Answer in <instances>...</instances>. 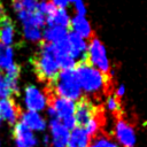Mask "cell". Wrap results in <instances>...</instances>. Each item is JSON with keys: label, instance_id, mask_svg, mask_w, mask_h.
I'll list each match as a JSON object with an SVG mask.
<instances>
[{"label": "cell", "instance_id": "cell-1", "mask_svg": "<svg viewBox=\"0 0 147 147\" xmlns=\"http://www.w3.org/2000/svg\"><path fill=\"white\" fill-rule=\"evenodd\" d=\"M75 72L83 94L95 96L103 93L107 86V75L93 68L86 61L79 62L75 68Z\"/></svg>", "mask_w": 147, "mask_h": 147}, {"label": "cell", "instance_id": "cell-27", "mask_svg": "<svg viewBox=\"0 0 147 147\" xmlns=\"http://www.w3.org/2000/svg\"><path fill=\"white\" fill-rule=\"evenodd\" d=\"M42 142H44V145L49 146V144H51V139H49L48 133H47V134H44V137H42Z\"/></svg>", "mask_w": 147, "mask_h": 147}, {"label": "cell", "instance_id": "cell-21", "mask_svg": "<svg viewBox=\"0 0 147 147\" xmlns=\"http://www.w3.org/2000/svg\"><path fill=\"white\" fill-rule=\"evenodd\" d=\"M85 130V132L91 137L94 138L95 136L100 134V130H101V122L98 115H95L93 118H91L86 124H84L83 126H80Z\"/></svg>", "mask_w": 147, "mask_h": 147}, {"label": "cell", "instance_id": "cell-8", "mask_svg": "<svg viewBox=\"0 0 147 147\" xmlns=\"http://www.w3.org/2000/svg\"><path fill=\"white\" fill-rule=\"evenodd\" d=\"M48 136L51 139V147H67L70 130H68L59 119L49 118L47 122Z\"/></svg>", "mask_w": 147, "mask_h": 147}, {"label": "cell", "instance_id": "cell-10", "mask_svg": "<svg viewBox=\"0 0 147 147\" xmlns=\"http://www.w3.org/2000/svg\"><path fill=\"white\" fill-rule=\"evenodd\" d=\"M20 117H21V123H23L28 129H30L34 133L44 132L47 129V121L40 113L26 110L22 113Z\"/></svg>", "mask_w": 147, "mask_h": 147}, {"label": "cell", "instance_id": "cell-15", "mask_svg": "<svg viewBox=\"0 0 147 147\" xmlns=\"http://www.w3.org/2000/svg\"><path fill=\"white\" fill-rule=\"evenodd\" d=\"M71 16L65 8H54L47 16H46V24L48 26H61V28H69Z\"/></svg>", "mask_w": 147, "mask_h": 147}, {"label": "cell", "instance_id": "cell-16", "mask_svg": "<svg viewBox=\"0 0 147 147\" xmlns=\"http://www.w3.org/2000/svg\"><path fill=\"white\" fill-rule=\"evenodd\" d=\"M91 137L80 126H76L70 131L69 140L67 147H88L91 142Z\"/></svg>", "mask_w": 147, "mask_h": 147}, {"label": "cell", "instance_id": "cell-11", "mask_svg": "<svg viewBox=\"0 0 147 147\" xmlns=\"http://www.w3.org/2000/svg\"><path fill=\"white\" fill-rule=\"evenodd\" d=\"M96 115L95 108L92 105V102L88 99L82 98L79 101L76 102V111H75V118L77 126H83L86 124L91 118H93Z\"/></svg>", "mask_w": 147, "mask_h": 147}, {"label": "cell", "instance_id": "cell-30", "mask_svg": "<svg viewBox=\"0 0 147 147\" xmlns=\"http://www.w3.org/2000/svg\"><path fill=\"white\" fill-rule=\"evenodd\" d=\"M77 1H79V0H69V2H70V3H72V5H74L75 2H77Z\"/></svg>", "mask_w": 147, "mask_h": 147}, {"label": "cell", "instance_id": "cell-4", "mask_svg": "<svg viewBox=\"0 0 147 147\" xmlns=\"http://www.w3.org/2000/svg\"><path fill=\"white\" fill-rule=\"evenodd\" d=\"M52 85L54 95L56 96L69 99L75 102L83 98V92L80 90L75 69L61 70Z\"/></svg>", "mask_w": 147, "mask_h": 147}, {"label": "cell", "instance_id": "cell-14", "mask_svg": "<svg viewBox=\"0 0 147 147\" xmlns=\"http://www.w3.org/2000/svg\"><path fill=\"white\" fill-rule=\"evenodd\" d=\"M14 137L15 141H20L30 147H36L39 144V138L37 137V134L21 122H17L14 126Z\"/></svg>", "mask_w": 147, "mask_h": 147}, {"label": "cell", "instance_id": "cell-20", "mask_svg": "<svg viewBox=\"0 0 147 147\" xmlns=\"http://www.w3.org/2000/svg\"><path fill=\"white\" fill-rule=\"evenodd\" d=\"M88 147H119L116 141L106 134H98L91 139Z\"/></svg>", "mask_w": 147, "mask_h": 147}, {"label": "cell", "instance_id": "cell-26", "mask_svg": "<svg viewBox=\"0 0 147 147\" xmlns=\"http://www.w3.org/2000/svg\"><path fill=\"white\" fill-rule=\"evenodd\" d=\"M51 2L56 7V8H65L70 5L69 0H51Z\"/></svg>", "mask_w": 147, "mask_h": 147}, {"label": "cell", "instance_id": "cell-28", "mask_svg": "<svg viewBox=\"0 0 147 147\" xmlns=\"http://www.w3.org/2000/svg\"><path fill=\"white\" fill-rule=\"evenodd\" d=\"M6 17V15H5V13H3V10L0 8V26H1V23H2V21H3V18Z\"/></svg>", "mask_w": 147, "mask_h": 147}, {"label": "cell", "instance_id": "cell-5", "mask_svg": "<svg viewBox=\"0 0 147 147\" xmlns=\"http://www.w3.org/2000/svg\"><path fill=\"white\" fill-rule=\"evenodd\" d=\"M85 60L90 65L103 72L105 75H108L110 72L111 63L108 56L107 48L98 37H92L88 40Z\"/></svg>", "mask_w": 147, "mask_h": 147}, {"label": "cell", "instance_id": "cell-22", "mask_svg": "<svg viewBox=\"0 0 147 147\" xmlns=\"http://www.w3.org/2000/svg\"><path fill=\"white\" fill-rule=\"evenodd\" d=\"M24 37L33 42H39L42 39V31L37 26H23Z\"/></svg>", "mask_w": 147, "mask_h": 147}, {"label": "cell", "instance_id": "cell-29", "mask_svg": "<svg viewBox=\"0 0 147 147\" xmlns=\"http://www.w3.org/2000/svg\"><path fill=\"white\" fill-rule=\"evenodd\" d=\"M15 146H16V147H30V146H28V145H25V144H22V142H20V141H15Z\"/></svg>", "mask_w": 147, "mask_h": 147}, {"label": "cell", "instance_id": "cell-13", "mask_svg": "<svg viewBox=\"0 0 147 147\" xmlns=\"http://www.w3.org/2000/svg\"><path fill=\"white\" fill-rule=\"evenodd\" d=\"M20 116V108L11 98L0 100V121H5L9 124H16Z\"/></svg>", "mask_w": 147, "mask_h": 147}, {"label": "cell", "instance_id": "cell-7", "mask_svg": "<svg viewBox=\"0 0 147 147\" xmlns=\"http://www.w3.org/2000/svg\"><path fill=\"white\" fill-rule=\"evenodd\" d=\"M51 94L34 85H28L24 90V105L26 110L41 113L46 110L49 103Z\"/></svg>", "mask_w": 147, "mask_h": 147}, {"label": "cell", "instance_id": "cell-17", "mask_svg": "<svg viewBox=\"0 0 147 147\" xmlns=\"http://www.w3.org/2000/svg\"><path fill=\"white\" fill-rule=\"evenodd\" d=\"M69 30L61 26H48L42 31V39L48 44H57L64 40L68 36Z\"/></svg>", "mask_w": 147, "mask_h": 147}, {"label": "cell", "instance_id": "cell-9", "mask_svg": "<svg viewBox=\"0 0 147 147\" xmlns=\"http://www.w3.org/2000/svg\"><path fill=\"white\" fill-rule=\"evenodd\" d=\"M67 42H68V47H69V53L77 61V63L85 61L88 40L69 31L68 36H67Z\"/></svg>", "mask_w": 147, "mask_h": 147}, {"label": "cell", "instance_id": "cell-25", "mask_svg": "<svg viewBox=\"0 0 147 147\" xmlns=\"http://www.w3.org/2000/svg\"><path fill=\"white\" fill-rule=\"evenodd\" d=\"M125 93H126V87H125V85H124V84H119V85L116 86L115 92H114V95H115L117 99H121V98H123V96L125 95Z\"/></svg>", "mask_w": 147, "mask_h": 147}, {"label": "cell", "instance_id": "cell-2", "mask_svg": "<svg viewBox=\"0 0 147 147\" xmlns=\"http://www.w3.org/2000/svg\"><path fill=\"white\" fill-rule=\"evenodd\" d=\"M33 65L38 78L41 82L52 84L57 77L61 68L53 54L52 44L42 42L38 54L34 56Z\"/></svg>", "mask_w": 147, "mask_h": 147}, {"label": "cell", "instance_id": "cell-19", "mask_svg": "<svg viewBox=\"0 0 147 147\" xmlns=\"http://www.w3.org/2000/svg\"><path fill=\"white\" fill-rule=\"evenodd\" d=\"M14 63V51L10 46L0 42V69L8 70Z\"/></svg>", "mask_w": 147, "mask_h": 147}, {"label": "cell", "instance_id": "cell-24", "mask_svg": "<svg viewBox=\"0 0 147 147\" xmlns=\"http://www.w3.org/2000/svg\"><path fill=\"white\" fill-rule=\"evenodd\" d=\"M74 8H75V15H82V16H86L87 14V7L85 5V2L83 0H79L77 2L74 3Z\"/></svg>", "mask_w": 147, "mask_h": 147}, {"label": "cell", "instance_id": "cell-23", "mask_svg": "<svg viewBox=\"0 0 147 147\" xmlns=\"http://www.w3.org/2000/svg\"><path fill=\"white\" fill-rule=\"evenodd\" d=\"M105 105H106L107 111H109L111 114H117V113L121 111V102H119V99H117L114 94L107 96Z\"/></svg>", "mask_w": 147, "mask_h": 147}, {"label": "cell", "instance_id": "cell-12", "mask_svg": "<svg viewBox=\"0 0 147 147\" xmlns=\"http://www.w3.org/2000/svg\"><path fill=\"white\" fill-rule=\"evenodd\" d=\"M69 28H70L71 32L78 34L79 37H82L86 40H88L93 37V28L86 16H82V15L72 16L70 20Z\"/></svg>", "mask_w": 147, "mask_h": 147}, {"label": "cell", "instance_id": "cell-18", "mask_svg": "<svg viewBox=\"0 0 147 147\" xmlns=\"http://www.w3.org/2000/svg\"><path fill=\"white\" fill-rule=\"evenodd\" d=\"M14 36H15L14 25L10 22V20L6 16L0 26V42L3 45L10 46L14 41Z\"/></svg>", "mask_w": 147, "mask_h": 147}, {"label": "cell", "instance_id": "cell-3", "mask_svg": "<svg viewBox=\"0 0 147 147\" xmlns=\"http://www.w3.org/2000/svg\"><path fill=\"white\" fill-rule=\"evenodd\" d=\"M48 118L59 119L68 130H72L77 126L75 111L76 102L69 99H64L56 95H51L48 107L46 108Z\"/></svg>", "mask_w": 147, "mask_h": 147}, {"label": "cell", "instance_id": "cell-31", "mask_svg": "<svg viewBox=\"0 0 147 147\" xmlns=\"http://www.w3.org/2000/svg\"><path fill=\"white\" fill-rule=\"evenodd\" d=\"M0 122H1V121H0Z\"/></svg>", "mask_w": 147, "mask_h": 147}, {"label": "cell", "instance_id": "cell-6", "mask_svg": "<svg viewBox=\"0 0 147 147\" xmlns=\"http://www.w3.org/2000/svg\"><path fill=\"white\" fill-rule=\"evenodd\" d=\"M116 144L121 147H137V132L133 125L124 119L117 118L114 124V138Z\"/></svg>", "mask_w": 147, "mask_h": 147}]
</instances>
